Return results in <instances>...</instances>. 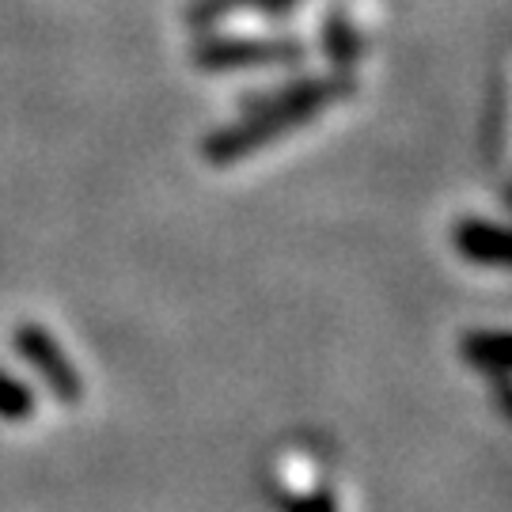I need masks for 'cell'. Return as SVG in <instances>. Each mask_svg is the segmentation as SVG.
<instances>
[{"label":"cell","instance_id":"1","mask_svg":"<svg viewBox=\"0 0 512 512\" xmlns=\"http://www.w3.org/2000/svg\"><path fill=\"white\" fill-rule=\"evenodd\" d=\"M353 92V80H349L342 69L330 76H315V80H304V84H293L281 95H274L270 103L255 107L243 122L220 129L205 141V160L213 164H232L247 152H258L262 145L277 141L285 129L304 126L315 114H323L327 107H334L338 99H346Z\"/></svg>","mask_w":512,"mask_h":512},{"label":"cell","instance_id":"2","mask_svg":"<svg viewBox=\"0 0 512 512\" xmlns=\"http://www.w3.org/2000/svg\"><path fill=\"white\" fill-rule=\"evenodd\" d=\"M12 346H16L23 365L35 368V376L54 399H61V403L69 406L80 403V395H84L80 372H76L69 353L61 349V342H57L50 330L38 327V323H19L16 334H12Z\"/></svg>","mask_w":512,"mask_h":512},{"label":"cell","instance_id":"3","mask_svg":"<svg viewBox=\"0 0 512 512\" xmlns=\"http://www.w3.org/2000/svg\"><path fill=\"white\" fill-rule=\"evenodd\" d=\"M304 50L289 38L255 42V38H220V42H198L194 61L202 69H243V65H293Z\"/></svg>","mask_w":512,"mask_h":512},{"label":"cell","instance_id":"4","mask_svg":"<svg viewBox=\"0 0 512 512\" xmlns=\"http://www.w3.org/2000/svg\"><path fill=\"white\" fill-rule=\"evenodd\" d=\"M456 247L459 255L475 266H505L509 262V236L501 224H490V220H463L456 228Z\"/></svg>","mask_w":512,"mask_h":512},{"label":"cell","instance_id":"5","mask_svg":"<svg viewBox=\"0 0 512 512\" xmlns=\"http://www.w3.org/2000/svg\"><path fill=\"white\" fill-rule=\"evenodd\" d=\"M463 357H467L478 372L494 376L497 384L509 380V338H505L501 330H471V334L463 338Z\"/></svg>","mask_w":512,"mask_h":512},{"label":"cell","instance_id":"6","mask_svg":"<svg viewBox=\"0 0 512 512\" xmlns=\"http://www.w3.org/2000/svg\"><path fill=\"white\" fill-rule=\"evenodd\" d=\"M35 418V391L12 376L8 368H0V421H27Z\"/></svg>","mask_w":512,"mask_h":512},{"label":"cell","instance_id":"7","mask_svg":"<svg viewBox=\"0 0 512 512\" xmlns=\"http://www.w3.org/2000/svg\"><path fill=\"white\" fill-rule=\"evenodd\" d=\"M247 4H258V8H285V4H293V0H198V8H194V23H209V19L224 16V12H236V8H247Z\"/></svg>","mask_w":512,"mask_h":512},{"label":"cell","instance_id":"8","mask_svg":"<svg viewBox=\"0 0 512 512\" xmlns=\"http://www.w3.org/2000/svg\"><path fill=\"white\" fill-rule=\"evenodd\" d=\"M285 512H338V505H334L330 494H304V497H289Z\"/></svg>","mask_w":512,"mask_h":512}]
</instances>
